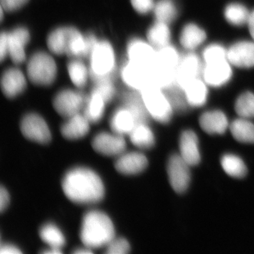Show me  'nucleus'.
Returning a JSON list of instances; mask_svg holds the SVG:
<instances>
[{"mask_svg": "<svg viewBox=\"0 0 254 254\" xmlns=\"http://www.w3.org/2000/svg\"><path fill=\"white\" fill-rule=\"evenodd\" d=\"M63 190L67 198L77 204L98 203L105 196L104 185L99 175L83 167L71 169L65 174Z\"/></svg>", "mask_w": 254, "mask_h": 254, "instance_id": "f257e3e1", "label": "nucleus"}, {"mask_svg": "<svg viewBox=\"0 0 254 254\" xmlns=\"http://www.w3.org/2000/svg\"><path fill=\"white\" fill-rule=\"evenodd\" d=\"M115 237V227L107 214L95 210L85 214L80 232V238L85 247L91 250L107 247Z\"/></svg>", "mask_w": 254, "mask_h": 254, "instance_id": "f03ea898", "label": "nucleus"}, {"mask_svg": "<svg viewBox=\"0 0 254 254\" xmlns=\"http://www.w3.org/2000/svg\"><path fill=\"white\" fill-rule=\"evenodd\" d=\"M89 73L95 83L113 80L115 67L113 47L107 41L98 42L90 57Z\"/></svg>", "mask_w": 254, "mask_h": 254, "instance_id": "7ed1b4c3", "label": "nucleus"}, {"mask_svg": "<svg viewBox=\"0 0 254 254\" xmlns=\"http://www.w3.org/2000/svg\"><path fill=\"white\" fill-rule=\"evenodd\" d=\"M27 73L30 81L34 84L50 86L56 78V64L53 58L47 53L43 52L35 53L28 61Z\"/></svg>", "mask_w": 254, "mask_h": 254, "instance_id": "20e7f679", "label": "nucleus"}, {"mask_svg": "<svg viewBox=\"0 0 254 254\" xmlns=\"http://www.w3.org/2000/svg\"><path fill=\"white\" fill-rule=\"evenodd\" d=\"M140 92L150 116L158 123H168L171 120L173 108L163 90L152 86Z\"/></svg>", "mask_w": 254, "mask_h": 254, "instance_id": "39448f33", "label": "nucleus"}, {"mask_svg": "<svg viewBox=\"0 0 254 254\" xmlns=\"http://www.w3.org/2000/svg\"><path fill=\"white\" fill-rule=\"evenodd\" d=\"M21 133L31 141L42 144L49 143L51 133L44 119L36 113L28 114L21 120Z\"/></svg>", "mask_w": 254, "mask_h": 254, "instance_id": "423d86ee", "label": "nucleus"}, {"mask_svg": "<svg viewBox=\"0 0 254 254\" xmlns=\"http://www.w3.org/2000/svg\"><path fill=\"white\" fill-rule=\"evenodd\" d=\"M190 165L181 155H173L169 159L168 175L169 181L174 190L182 193L186 191L190 181Z\"/></svg>", "mask_w": 254, "mask_h": 254, "instance_id": "0eeeda50", "label": "nucleus"}, {"mask_svg": "<svg viewBox=\"0 0 254 254\" xmlns=\"http://www.w3.org/2000/svg\"><path fill=\"white\" fill-rule=\"evenodd\" d=\"M86 99L80 92L64 90L55 97L53 106L61 116L69 118L79 113L84 107Z\"/></svg>", "mask_w": 254, "mask_h": 254, "instance_id": "6e6552de", "label": "nucleus"}, {"mask_svg": "<svg viewBox=\"0 0 254 254\" xmlns=\"http://www.w3.org/2000/svg\"><path fill=\"white\" fill-rule=\"evenodd\" d=\"M151 67L128 61L122 71L124 82L133 90L141 91L152 86Z\"/></svg>", "mask_w": 254, "mask_h": 254, "instance_id": "1a4fd4ad", "label": "nucleus"}, {"mask_svg": "<svg viewBox=\"0 0 254 254\" xmlns=\"http://www.w3.org/2000/svg\"><path fill=\"white\" fill-rule=\"evenodd\" d=\"M92 146L95 151L105 156H120L125 153L127 143L122 135L103 131L95 135Z\"/></svg>", "mask_w": 254, "mask_h": 254, "instance_id": "9d476101", "label": "nucleus"}, {"mask_svg": "<svg viewBox=\"0 0 254 254\" xmlns=\"http://www.w3.org/2000/svg\"><path fill=\"white\" fill-rule=\"evenodd\" d=\"M231 64L228 59L205 63L202 74L206 84L220 87L226 84L232 77Z\"/></svg>", "mask_w": 254, "mask_h": 254, "instance_id": "9b49d317", "label": "nucleus"}, {"mask_svg": "<svg viewBox=\"0 0 254 254\" xmlns=\"http://www.w3.org/2000/svg\"><path fill=\"white\" fill-rule=\"evenodd\" d=\"M203 67L196 55L189 53L182 57L177 68V85L184 88L190 82L199 78Z\"/></svg>", "mask_w": 254, "mask_h": 254, "instance_id": "f8f14e48", "label": "nucleus"}, {"mask_svg": "<svg viewBox=\"0 0 254 254\" xmlns=\"http://www.w3.org/2000/svg\"><path fill=\"white\" fill-rule=\"evenodd\" d=\"M127 54L128 61L152 67L156 60L157 50L149 43L133 39L128 43Z\"/></svg>", "mask_w": 254, "mask_h": 254, "instance_id": "ddd939ff", "label": "nucleus"}, {"mask_svg": "<svg viewBox=\"0 0 254 254\" xmlns=\"http://www.w3.org/2000/svg\"><path fill=\"white\" fill-rule=\"evenodd\" d=\"M227 59L237 67H254V43L240 41L232 45L227 50Z\"/></svg>", "mask_w": 254, "mask_h": 254, "instance_id": "4468645a", "label": "nucleus"}, {"mask_svg": "<svg viewBox=\"0 0 254 254\" xmlns=\"http://www.w3.org/2000/svg\"><path fill=\"white\" fill-rule=\"evenodd\" d=\"M30 40L29 32L26 28L18 27L8 33V55L16 64L26 60L25 48Z\"/></svg>", "mask_w": 254, "mask_h": 254, "instance_id": "2eb2a0df", "label": "nucleus"}, {"mask_svg": "<svg viewBox=\"0 0 254 254\" xmlns=\"http://www.w3.org/2000/svg\"><path fill=\"white\" fill-rule=\"evenodd\" d=\"M148 159L143 153L129 152L120 155L115 163L119 173L125 175H134L144 171L148 166Z\"/></svg>", "mask_w": 254, "mask_h": 254, "instance_id": "dca6fc26", "label": "nucleus"}, {"mask_svg": "<svg viewBox=\"0 0 254 254\" xmlns=\"http://www.w3.org/2000/svg\"><path fill=\"white\" fill-rule=\"evenodd\" d=\"M26 80L24 75L16 68H9L3 73L1 88L5 96L14 98L26 89Z\"/></svg>", "mask_w": 254, "mask_h": 254, "instance_id": "f3484780", "label": "nucleus"}, {"mask_svg": "<svg viewBox=\"0 0 254 254\" xmlns=\"http://www.w3.org/2000/svg\"><path fill=\"white\" fill-rule=\"evenodd\" d=\"M77 31V29L72 27L55 30L48 36V48L55 55H68L73 37Z\"/></svg>", "mask_w": 254, "mask_h": 254, "instance_id": "a211bd4d", "label": "nucleus"}, {"mask_svg": "<svg viewBox=\"0 0 254 254\" xmlns=\"http://www.w3.org/2000/svg\"><path fill=\"white\" fill-rule=\"evenodd\" d=\"M180 155L190 166H195L200 161L198 139L193 131L187 130L182 133L180 140Z\"/></svg>", "mask_w": 254, "mask_h": 254, "instance_id": "6ab92c4d", "label": "nucleus"}, {"mask_svg": "<svg viewBox=\"0 0 254 254\" xmlns=\"http://www.w3.org/2000/svg\"><path fill=\"white\" fill-rule=\"evenodd\" d=\"M90 123L89 120L84 115L76 114L68 118L67 121L62 125V134L66 139H79L88 134L90 130Z\"/></svg>", "mask_w": 254, "mask_h": 254, "instance_id": "aec40b11", "label": "nucleus"}, {"mask_svg": "<svg viewBox=\"0 0 254 254\" xmlns=\"http://www.w3.org/2000/svg\"><path fill=\"white\" fill-rule=\"evenodd\" d=\"M125 107L131 112L137 124H148L150 115L145 108L141 92L133 90L123 95Z\"/></svg>", "mask_w": 254, "mask_h": 254, "instance_id": "412c9836", "label": "nucleus"}, {"mask_svg": "<svg viewBox=\"0 0 254 254\" xmlns=\"http://www.w3.org/2000/svg\"><path fill=\"white\" fill-rule=\"evenodd\" d=\"M200 126L208 134H222L228 127V120L220 110L203 113L199 119Z\"/></svg>", "mask_w": 254, "mask_h": 254, "instance_id": "4be33fe9", "label": "nucleus"}, {"mask_svg": "<svg viewBox=\"0 0 254 254\" xmlns=\"http://www.w3.org/2000/svg\"><path fill=\"white\" fill-rule=\"evenodd\" d=\"M136 125L133 115L125 107L117 110L110 120V127L114 133L122 136L129 135Z\"/></svg>", "mask_w": 254, "mask_h": 254, "instance_id": "5701e85b", "label": "nucleus"}, {"mask_svg": "<svg viewBox=\"0 0 254 254\" xmlns=\"http://www.w3.org/2000/svg\"><path fill=\"white\" fill-rule=\"evenodd\" d=\"M206 38L205 31L194 23H188L180 34V43L188 50H195L200 46Z\"/></svg>", "mask_w": 254, "mask_h": 254, "instance_id": "b1692460", "label": "nucleus"}, {"mask_svg": "<svg viewBox=\"0 0 254 254\" xmlns=\"http://www.w3.org/2000/svg\"><path fill=\"white\" fill-rule=\"evenodd\" d=\"M183 89L190 106L198 108L206 103L208 98L206 83L200 78L190 82Z\"/></svg>", "mask_w": 254, "mask_h": 254, "instance_id": "393cba45", "label": "nucleus"}, {"mask_svg": "<svg viewBox=\"0 0 254 254\" xmlns=\"http://www.w3.org/2000/svg\"><path fill=\"white\" fill-rule=\"evenodd\" d=\"M107 103L103 97L94 91L86 99L84 109L85 117L91 123H97L103 118L105 112V105Z\"/></svg>", "mask_w": 254, "mask_h": 254, "instance_id": "a878e982", "label": "nucleus"}, {"mask_svg": "<svg viewBox=\"0 0 254 254\" xmlns=\"http://www.w3.org/2000/svg\"><path fill=\"white\" fill-rule=\"evenodd\" d=\"M170 31L167 23L156 22L149 28L147 33L148 43L156 50L170 45Z\"/></svg>", "mask_w": 254, "mask_h": 254, "instance_id": "bb28decb", "label": "nucleus"}, {"mask_svg": "<svg viewBox=\"0 0 254 254\" xmlns=\"http://www.w3.org/2000/svg\"><path fill=\"white\" fill-rule=\"evenodd\" d=\"M131 143L143 149L152 148L155 144V136L148 124H137L129 133Z\"/></svg>", "mask_w": 254, "mask_h": 254, "instance_id": "cd10ccee", "label": "nucleus"}, {"mask_svg": "<svg viewBox=\"0 0 254 254\" xmlns=\"http://www.w3.org/2000/svg\"><path fill=\"white\" fill-rule=\"evenodd\" d=\"M40 237L50 248L62 250L66 244L64 235L55 224L46 223L40 229Z\"/></svg>", "mask_w": 254, "mask_h": 254, "instance_id": "c85d7f7f", "label": "nucleus"}, {"mask_svg": "<svg viewBox=\"0 0 254 254\" xmlns=\"http://www.w3.org/2000/svg\"><path fill=\"white\" fill-rule=\"evenodd\" d=\"M232 136L241 143H254V125L247 119L235 120L230 125Z\"/></svg>", "mask_w": 254, "mask_h": 254, "instance_id": "c756f323", "label": "nucleus"}, {"mask_svg": "<svg viewBox=\"0 0 254 254\" xmlns=\"http://www.w3.org/2000/svg\"><path fill=\"white\" fill-rule=\"evenodd\" d=\"M224 14L227 22L233 26H242L248 23L251 13L243 4L231 3L225 7Z\"/></svg>", "mask_w": 254, "mask_h": 254, "instance_id": "7c9ffc66", "label": "nucleus"}, {"mask_svg": "<svg viewBox=\"0 0 254 254\" xmlns=\"http://www.w3.org/2000/svg\"><path fill=\"white\" fill-rule=\"evenodd\" d=\"M224 171L235 178L242 179L247 174V168L242 159L234 155H225L221 159Z\"/></svg>", "mask_w": 254, "mask_h": 254, "instance_id": "2f4dec72", "label": "nucleus"}, {"mask_svg": "<svg viewBox=\"0 0 254 254\" xmlns=\"http://www.w3.org/2000/svg\"><path fill=\"white\" fill-rule=\"evenodd\" d=\"M163 91L168 97L173 110L179 113H185L188 110L190 105L187 100L185 92L177 83L163 90Z\"/></svg>", "mask_w": 254, "mask_h": 254, "instance_id": "473e14b6", "label": "nucleus"}, {"mask_svg": "<svg viewBox=\"0 0 254 254\" xmlns=\"http://www.w3.org/2000/svg\"><path fill=\"white\" fill-rule=\"evenodd\" d=\"M153 11L157 21L167 24L171 23L177 17L176 6L172 0H160L155 3Z\"/></svg>", "mask_w": 254, "mask_h": 254, "instance_id": "72a5a7b5", "label": "nucleus"}, {"mask_svg": "<svg viewBox=\"0 0 254 254\" xmlns=\"http://www.w3.org/2000/svg\"><path fill=\"white\" fill-rule=\"evenodd\" d=\"M180 60H181V57L179 55L176 48L170 45L157 50L155 63L165 67L177 70Z\"/></svg>", "mask_w": 254, "mask_h": 254, "instance_id": "f704fd0d", "label": "nucleus"}, {"mask_svg": "<svg viewBox=\"0 0 254 254\" xmlns=\"http://www.w3.org/2000/svg\"><path fill=\"white\" fill-rule=\"evenodd\" d=\"M67 69L71 81L75 86L78 88L86 86L89 71L84 64L79 60H73L68 63Z\"/></svg>", "mask_w": 254, "mask_h": 254, "instance_id": "c9c22d12", "label": "nucleus"}, {"mask_svg": "<svg viewBox=\"0 0 254 254\" xmlns=\"http://www.w3.org/2000/svg\"><path fill=\"white\" fill-rule=\"evenodd\" d=\"M235 111L241 118H254V94L246 92L237 98L235 103Z\"/></svg>", "mask_w": 254, "mask_h": 254, "instance_id": "e433bc0d", "label": "nucleus"}, {"mask_svg": "<svg viewBox=\"0 0 254 254\" xmlns=\"http://www.w3.org/2000/svg\"><path fill=\"white\" fill-rule=\"evenodd\" d=\"M203 58L205 63L227 59V50L220 45H210L203 51Z\"/></svg>", "mask_w": 254, "mask_h": 254, "instance_id": "4c0bfd02", "label": "nucleus"}, {"mask_svg": "<svg viewBox=\"0 0 254 254\" xmlns=\"http://www.w3.org/2000/svg\"><path fill=\"white\" fill-rule=\"evenodd\" d=\"M93 91L99 93L106 103H109L113 100L115 94V88L114 87L113 80L96 82Z\"/></svg>", "mask_w": 254, "mask_h": 254, "instance_id": "58836bf2", "label": "nucleus"}, {"mask_svg": "<svg viewBox=\"0 0 254 254\" xmlns=\"http://www.w3.org/2000/svg\"><path fill=\"white\" fill-rule=\"evenodd\" d=\"M130 252V245L125 239H114L107 246L106 252L108 254H126Z\"/></svg>", "mask_w": 254, "mask_h": 254, "instance_id": "ea45409f", "label": "nucleus"}, {"mask_svg": "<svg viewBox=\"0 0 254 254\" xmlns=\"http://www.w3.org/2000/svg\"><path fill=\"white\" fill-rule=\"evenodd\" d=\"M132 6L137 12L146 14L153 11L155 2L153 0H131Z\"/></svg>", "mask_w": 254, "mask_h": 254, "instance_id": "a19ab883", "label": "nucleus"}, {"mask_svg": "<svg viewBox=\"0 0 254 254\" xmlns=\"http://www.w3.org/2000/svg\"><path fill=\"white\" fill-rule=\"evenodd\" d=\"M28 0H1V7L6 11H14L24 6Z\"/></svg>", "mask_w": 254, "mask_h": 254, "instance_id": "79ce46f5", "label": "nucleus"}, {"mask_svg": "<svg viewBox=\"0 0 254 254\" xmlns=\"http://www.w3.org/2000/svg\"><path fill=\"white\" fill-rule=\"evenodd\" d=\"M8 55V33L2 32L0 37V59L3 61Z\"/></svg>", "mask_w": 254, "mask_h": 254, "instance_id": "37998d69", "label": "nucleus"}, {"mask_svg": "<svg viewBox=\"0 0 254 254\" xmlns=\"http://www.w3.org/2000/svg\"><path fill=\"white\" fill-rule=\"evenodd\" d=\"M10 201V197L7 190L4 187H1L0 190V210L1 213L7 208Z\"/></svg>", "mask_w": 254, "mask_h": 254, "instance_id": "c03bdc74", "label": "nucleus"}, {"mask_svg": "<svg viewBox=\"0 0 254 254\" xmlns=\"http://www.w3.org/2000/svg\"><path fill=\"white\" fill-rule=\"evenodd\" d=\"M1 254H20L21 251L17 247L12 245H4L1 246L0 248Z\"/></svg>", "mask_w": 254, "mask_h": 254, "instance_id": "a18cd8bd", "label": "nucleus"}, {"mask_svg": "<svg viewBox=\"0 0 254 254\" xmlns=\"http://www.w3.org/2000/svg\"><path fill=\"white\" fill-rule=\"evenodd\" d=\"M247 24H248L249 28H250L251 36H252L254 41V11L251 13L250 19H249Z\"/></svg>", "mask_w": 254, "mask_h": 254, "instance_id": "49530a36", "label": "nucleus"}, {"mask_svg": "<svg viewBox=\"0 0 254 254\" xmlns=\"http://www.w3.org/2000/svg\"><path fill=\"white\" fill-rule=\"evenodd\" d=\"M73 254H93V252H92L91 249L87 248V247H86V248L80 249V250H76V251H74V252H73Z\"/></svg>", "mask_w": 254, "mask_h": 254, "instance_id": "de8ad7c7", "label": "nucleus"}, {"mask_svg": "<svg viewBox=\"0 0 254 254\" xmlns=\"http://www.w3.org/2000/svg\"><path fill=\"white\" fill-rule=\"evenodd\" d=\"M43 253L45 254H62V250H58V249L50 248L48 250L44 251Z\"/></svg>", "mask_w": 254, "mask_h": 254, "instance_id": "09e8293b", "label": "nucleus"}]
</instances>
